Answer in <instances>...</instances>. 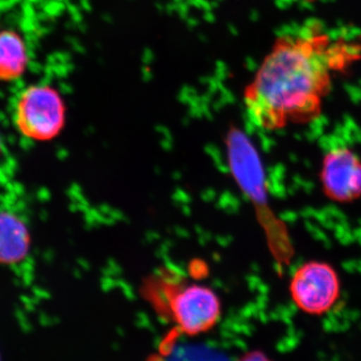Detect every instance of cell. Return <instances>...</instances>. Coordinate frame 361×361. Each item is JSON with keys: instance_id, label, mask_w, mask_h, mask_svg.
Masks as SVG:
<instances>
[{"instance_id": "cell-1", "label": "cell", "mask_w": 361, "mask_h": 361, "mask_svg": "<svg viewBox=\"0 0 361 361\" xmlns=\"http://www.w3.org/2000/svg\"><path fill=\"white\" fill-rule=\"evenodd\" d=\"M360 58V45L334 39L320 25L281 35L244 92L249 118L267 130L315 120L334 75Z\"/></svg>"}, {"instance_id": "cell-2", "label": "cell", "mask_w": 361, "mask_h": 361, "mask_svg": "<svg viewBox=\"0 0 361 361\" xmlns=\"http://www.w3.org/2000/svg\"><path fill=\"white\" fill-rule=\"evenodd\" d=\"M0 266L21 286L37 281L32 218L21 185L0 191Z\"/></svg>"}, {"instance_id": "cell-3", "label": "cell", "mask_w": 361, "mask_h": 361, "mask_svg": "<svg viewBox=\"0 0 361 361\" xmlns=\"http://www.w3.org/2000/svg\"><path fill=\"white\" fill-rule=\"evenodd\" d=\"M154 300L161 303L176 327L188 336L206 334L217 325L222 304L216 292L201 284H188L173 278L156 280Z\"/></svg>"}, {"instance_id": "cell-4", "label": "cell", "mask_w": 361, "mask_h": 361, "mask_svg": "<svg viewBox=\"0 0 361 361\" xmlns=\"http://www.w3.org/2000/svg\"><path fill=\"white\" fill-rule=\"evenodd\" d=\"M11 120L14 129L25 141L33 144L51 141L65 128V102L51 85H30L14 99Z\"/></svg>"}, {"instance_id": "cell-5", "label": "cell", "mask_w": 361, "mask_h": 361, "mask_svg": "<svg viewBox=\"0 0 361 361\" xmlns=\"http://www.w3.org/2000/svg\"><path fill=\"white\" fill-rule=\"evenodd\" d=\"M292 301L306 314L320 316L329 312L341 294L336 271L326 263H305L292 276L289 287Z\"/></svg>"}, {"instance_id": "cell-6", "label": "cell", "mask_w": 361, "mask_h": 361, "mask_svg": "<svg viewBox=\"0 0 361 361\" xmlns=\"http://www.w3.org/2000/svg\"><path fill=\"white\" fill-rule=\"evenodd\" d=\"M323 191L332 201L348 203L361 196V160L348 148L330 149L322 166Z\"/></svg>"}, {"instance_id": "cell-7", "label": "cell", "mask_w": 361, "mask_h": 361, "mask_svg": "<svg viewBox=\"0 0 361 361\" xmlns=\"http://www.w3.org/2000/svg\"><path fill=\"white\" fill-rule=\"evenodd\" d=\"M27 47L20 33L0 30V82H13L25 73Z\"/></svg>"}, {"instance_id": "cell-8", "label": "cell", "mask_w": 361, "mask_h": 361, "mask_svg": "<svg viewBox=\"0 0 361 361\" xmlns=\"http://www.w3.org/2000/svg\"><path fill=\"white\" fill-rule=\"evenodd\" d=\"M18 161L0 130V191L20 186Z\"/></svg>"}, {"instance_id": "cell-9", "label": "cell", "mask_w": 361, "mask_h": 361, "mask_svg": "<svg viewBox=\"0 0 361 361\" xmlns=\"http://www.w3.org/2000/svg\"><path fill=\"white\" fill-rule=\"evenodd\" d=\"M237 361H274L261 350H251L241 356Z\"/></svg>"}]
</instances>
